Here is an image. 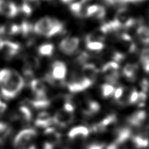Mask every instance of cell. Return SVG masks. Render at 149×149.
I'll list each match as a JSON object with an SVG mask.
<instances>
[{"instance_id":"obj_23","label":"cell","mask_w":149,"mask_h":149,"mask_svg":"<svg viewBox=\"0 0 149 149\" xmlns=\"http://www.w3.org/2000/svg\"><path fill=\"white\" fill-rule=\"evenodd\" d=\"M86 48L92 51H101L104 49L105 45L103 43V42L100 41H91L88 42L86 44Z\"/></svg>"},{"instance_id":"obj_18","label":"cell","mask_w":149,"mask_h":149,"mask_svg":"<svg viewBox=\"0 0 149 149\" xmlns=\"http://www.w3.org/2000/svg\"><path fill=\"white\" fill-rule=\"evenodd\" d=\"M138 70V66L137 64H133V63H127L124 66L122 70V73L130 80L134 79L135 74Z\"/></svg>"},{"instance_id":"obj_15","label":"cell","mask_w":149,"mask_h":149,"mask_svg":"<svg viewBox=\"0 0 149 149\" xmlns=\"http://www.w3.org/2000/svg\"><path fill=\"white\" fill-rule=\"evenodd\" d=\"M100 110V105L95 101H89L83 107V113L86 115H92Z\"/></svg>"},{"instance_id":"obj_21","label":"cell","mask_w":149,"mask_h":149,"mask_svg":"<svg viewBox=\"0 0 149 149\" xmlns=\"http://www.w3.org/2000/svg\"><path fill=\"white\" fill-rule=\"evenodd\" d=\"M20 117L26 122H30L32 118V113L26 106H21L19 108Z\"/></svg>"},{"instance_id":"obj_22","label":"cell","mask_w":149,"mask_h":149,"mask_svg":"<svg viewBox=\"0 0 149 149\" xmlns=\"http://www.w3.org/2000/svg\"><path fill=\"white\" fill-rule=\"evenodd\" d=\"M114 90H115V88H114L113 84L109 83L103 84L102 87H101L102 96L105 98L111 97V95H113Z\"/></svg>"},{"instance_id":"obj_17","label":"cell","mask_w":149,"mask_h":149,"mask_svg":"<svg viewBox=\"0 0 149 149\" xmlns=\"http://www.w3.org/2000/svg\"><path fill=\"white\" fill-rule=\"evenodd\" d=\"M137 36L140 41L143 44L149 45V27L141 26L137 30Z\"/></svg>"},{"instance_id":"obj_1","label":"cell","mask_w":149,"mask_h":149,"mask_svg":"<svg viewBox=\"0 0 149 149\" xmlns=\"http://www.w3.org/2000/svg\"><path fill=\"white\" fill-rule=\"evenodd\" d=\"M23 77L17 71L9 69L0 71V90L2 96L11 100L19 94L24 86Z\"/></svg>"},{"instance_id":"obj_36","label":"cell","mask_w":149,"mask_h":149,"mask_svg":"<svg viewBox=\"0 0 149 149\" xmlns=\"http://www.w3.org/2000/svg\"><path fill=\"white\" fill-rule=\"evenodd\" d=\"M47 1H52V0H47Z\"/></svg>"},{"instance_id":"obj_35","label":"cell","mask_w":149,"mask_h":149,"mask_svg":"<svg viewBox=\"0 0 149 149\" xmlns=\"http://www.w3.org/2000/svg\"><path fill=\"white\" fill-rule=\"evenodd\" d=\"M4 33V28H0V34Z\"/></svg>"},{"instance_id":"obj_34","label":"cell","mask_w":149,"mask_h":149,"mask_svg":"<svg viewBox=\"0 0 149 149\" xmlns=\"http://www.w3.org/2000/svg\"><path fill=\"white\" fill-rule=\"evenodd\" d=\"M63 3H73V1L74 0H61Z\"/></svg>"},{"instance_id":"obj_24","label":"cell","mask_w":149,"mask_h":149,"mask_svg":"<svg viewBox=\"0 0 149 149\" xmlns=\"http://www.w3.org/2000/svg\"><path fill=\"white\" fill-rule=\"evenodd\" d=\"M20 33H22L24 36H26L30 34L33 30V26L30 23L28 22H24L22 24L20 25Z\"/></svg>"},{"instance_id":"obj_4","label":"cell","mask_w":149,"mask_h":149,"mask_svg":"<svg viewBox=\"0 0 149 149\" xmlns=\"http://www.w3.org/2000/svg\"><path fill=\"white\" fill-rule=\"evenodd\" d=\"M79 39L76 37H67L63 38L59 43V49L63 54L72 55L77 50L79 46Z\"/></svg>"},{"instance_id":"obj_2","label":"cell","mask_w":149,"mask_h":149,"mask_svg":"<svg viewBox=\"0 0 149 149\" xmlns=\"http://www.w3.org/2000/svg\"><path fill=\"white\" fill-rule=\"evenodd\" d=\"M37 132L32 128H27L21 130L16 137L13 141V145L16 149H24L28 146L36 139Z\"/></svg>"},{"instance_id":"obj_28","label":"cell","mask_w":149,"mask_h":149,"mask_svg":"<svg viewBox=\"0 0 149 149\" xmlns=\"http://www.w3.org/2000/svg\"><path fill=\"white\" fill-rule=\"evenodd\" d=\"M100 5L97 4H94L87 6L86 7V16L87 17H93L95 15V12L97 11V10L99 7Z\"/></svg>"},{"instance_id":"obj_32","label":"cell","mask_w":149,"mask_h":149,"mask_svg":"<svg viewBox=\"0 0 149 149\" xmlns=\"http://www.w3.org/2000/svg\"><path fill=\"white\" fill-rule=\"evenodd\" d=\"M7 109V105L0 100V115L3 113Z\"/></svg>"},{"instance_id":"obj_13","label":"cell","mask_w":149,"mask_h":149,"mask_svg":"<svg viewBox=\"0 0 149 149\" xmlns=\"http://www.w3.org/2000/svg\"><path fill=\"white\" fill-rule=\"evenodd\" d=\"M147 118V113L145 111H136L128 118V122L134 127H140Z\"/></svg>"},{"instance_id":"obj_26","label":"cell","mask_w":149,"mask_h":149,"mask_svg":"<svg viewBox=\"0 0 149 149\" xmlns=\"http://www.w3.org/2000/svg\"><path fill=\"white\" fill-rule=\"evenodd\" d=\"M22 4L25 5L26 6L33 10L39 5L40 0H24Z\"/></svg>"},{"instance_id":"obj_31","label":"cell","mask_w":149,"mask_h":149,"mask_svg":"<svg viewBox=\"0 0 149 149\" xmlns=\"http://www.w3.org/2000/svg\"><path fill=\"white\" fill-rule=\"evenodd\" d=\"M105 145L100 143H94L90 145L86 149H104Z\"/></svg>"},{"instance_id":"obj_9","label":"cell","mask_w":149,"mask_h":149,"mask_svg":"<svg viewBox=\"0 0 149 149\" xmlns=\"http://www.w3.org/2000/svg\"><path fill=\"white\" fill-rule=\"evenodd\" d=\"M90 134L89 130L83 126H79L73 127L68 133V137L71 139L79 140L85 139Z\"/></svg>"},{"instance_id":"obj_11","label":"cell","mask_w":149,"mask_h":149,"mask_svg":"<svg viewBox=\"0 0 149 149\" xmlns=\"http://www.w3.org/2000/svg\"><path fill=\"white\" fill-rule=\"evenodd\" d=\"M53 124L52 117L47 112H41L37 117L35 124L37 127L42 128H48Z\"/></svg>"},{"instance_id":"obj_10","label":"cell","mask_w":149,"mask_h":149,"mask_svg":"<svg viewBox=\"0 0 149 149\" xmlns=\"http://www.w3.org/2000/svg\"><path fill=\"white\" fill-rule=\"evenodd\" d=\"M98 71L97 68L93 63H86L83 64L82 68V74L85 78L90 80L94 82V80L97 76Z\"/></svg>"},{"instance_id":"obj_30","label":"cell","mask_w":149,"mask_h":149,"mask_svg":"<svg viewBox=\"0 0 149 149\" xmlns=\"http://www.w3.org/2000/svg\"><path fill=\"white\" fill-rule=\"evenodd\" d=\"M124 88L122 86H119L114 90V92L113 93V97L114 100L116 101H118L120 99L122 95L124 94Z\"/></svg>"},{"instance_id":"obj_7","label":"cell","mask_w":149,"mask_h":149,"mask_svg":"<svg viewBox=\"0 0 149 149\" xmlns=\"http://www.w3.org/2000/svg\"><path fill=\"white\" fill-rule=\"evenodd\" d=\"M20 49V46L17 42L9 41H1L0 51L7 58H10L18 54Z\"/></svg>"},{"instance_id":"obj_6","label":"cell","mask_w":149,"mask_h":149,"mask_svg":"<svg viewBox=\"0 0 149 149\" xmlns=\"http://www.w3.org/2000/svg\"><path fill=\"white\" fill-rule=\"evenodd\" d=\"M19 9L10 0H0V14L8 18H14L18 15Z\"/></svg>"},{"instance_id":"obj_8","label":"cell","mask_w":149,"mask_h":149,"mask_svg":"<svg viewBox=\"0 0 149 149\" xmlns=\"http://www.w3.org/2000/svg\"><path fill=\"white\" fill-rule=\"evenodd\" d=\"M53 123L61 127H65L72 123L74 120L73 113H69L64 110L58 111L52 117Z\"/></svg>"},{"instance_id":"obj_14","label":"cell","mask_w":149,"mask_h":149,"mask_svg":"<svg viewBox=\"0 0 149 149\" xmlns=\"http://www.w3.org/2000/svg\"><path fill=\"white\" fill-rule=\"evenodd\" d=\"M45 135H46L47 138V143H50V145H53L54 147L55 145L59 143L61 139V135L59 133L52 128V127H48L46 128L45 132Z\"/></svg>"},{"instance_id":"obj_25","label":"cell","mask_w":149,"mask_h":149,"mask_svg":"<svg viewBox=\"0 0 149 149\" xmlns=\"http://www.w3.org/2000/svg\"><path fill=\"white\" fill-rule=\"evenodd\" d=\"M147 93L143 91L140 92H139V95H138V98H137L136 103L139 107H144L146 101H147Z\"/></svg>"},{"instance_id":"obj_27","label":"cell","mask_w":149,"mask_h":149,"mask_svg":"<svg viewBox=\"0 0 149 149\" xmlns=\"http://www.w3.org/2000/svg\"><path fill=\"white\" fill-rule=\"evenodd\" d=\"M105 15H106V10H105V8L102 6V5H99V7H98V9L97 10V11L95 12V15H94V18H97V19H103V18L105 17Z\"/></svg>"},{"instance_id":"obj_19","label":"cell","mask_w":149,"mask_h":149,"mask_svg":"<svg viewBox=\"0 0 149 149\" xmlns=\"http://www.w3.org/2000/svg\"><path fill=\"white\" fill-rule=\"evenodd\" d=\"M54 45L51 43H45L41 45L38 48L37 51L39 54L42 56H50L54 53Z\"/></svg>"},{"instance_id":"obj_16","label":"cell","mask_w":149,"mask_h":149,"mask_svg":"<svg viewBox=\"0 0 149 149\" xmlns=\"http://www.w3.org/2000/svg\"><path fill=\"white\" fill-rule=\"evenodd\" d=\"M24 62L26 68L30 69L32 71L38 69L40 65V62L38 58L33 55H26L24 58Z\"/></svg>"},{"instance_id":"obj_33","label":"cell","mask_w":149,"mask_h":149,"mask_svg":"<svg viewBox=\"0 0 149 149\" xmlns=\"http://www.w3.org/2000/svg\"><path fill=\"white\" fill-rule=\"evenodd\" d=\"M143 68H144V70L146 71L147 73H149V62L144 63L143 64Z\"/></svg>"},{"instance_id":"obj_3","label":"cell","mask_w":149,"mask_h":149,"mask_svg":"<svg viewBox=\"0 0 149 149\" xmlns=\"http://www.w3.org/2000/svg\"><path fill=\"white\" fill-rule=\"evenodd\" d=\"M58 20L50 17L42 18L35 24L33 27L34 32L40 36H43L50 38L51 37L52 29L58 22Z\"/></svg>"},{"instance_id":"obj_12","label":"cell","mask_w":149,"mask_h":149,"mask_svg":"<svg viewBox=\"0 0 149 149\" xmlns=\"http://www.w3.org/2000/svg\"><path fill=\"white\" fill-rule=\"evenodd\" d=\"M133 140L137 149L147 148L149 145V138L147 132H141L133 135Z\"/></svg>"},{"instance_id":"obj_5","label":"cell","mask_w":149,"mask_h":149,"mask_svg":"<svg viewBox=\"0 0 149 149\" xmlns=\"http://www.w3.org/2000/svg\"><path fill=\"white\" fill-rule=\"evenodd\" d=\"M50 74L54 81V84L55 81L62 82L67 74V67L63 62L56 61L52 63L51 73Z\"/></svg>"},{"instance_id":"obj_20","label":"cell","mask_w":149,"mask_h":149,"mask_svg":"<svg viewBox=\"0 0 149 149\" xmlns=\"http://www.w3.org/2000/svg\"><path fill=\"white\" fill-rule=\"evenodd\" d=\"M32 107L37 109H43L49 107L50 105V102L48 99H35L31 100L30 102Z\"/></svg>"},{"instance_id":"obj_29","label":"cell","mask_w":149,"mask_h":149,"mask_svg":"<svg viewBox=\"0 0 149 149\" xmlns=\"http://www.w3.org/2000/svg\"><path fill=\"white\" fill-rule=\"evenodd\" d=\"M138 95H139V92H138L137 90H132V92L129 94V97H128L129 104H135V103H136L137 98H138Z\"/></svg>"}]
</instances>
